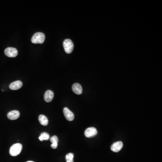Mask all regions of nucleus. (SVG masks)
I'll return each mask as SVG.
<instances>
[{
  "label": "nucleus",
  "instance_id": "obj_5",
  "mask_svg": "<svg viewBox=\"0 0 162 162\" xmlns=\"http://www.w3.org/2000/svg\"><path fill=\"white\" fill-rule=\"evenodd\" d=\"M63 113L66 119L69 121H72L74 119V115L73 113L67 107L64 108Z\"/></svg>",
  "mask_w": 162,
  "mask_h": 162
},
{
  "label": "nucleus",
  "instance_id": "obj_4",
  "mask_svg": "<svg viewBox=\"0 0 162 162\" xmlns=\"http://www.w3.org/2000/svg\"><path fill=\"white\" fill-rule=\"evenodd\" d=\"M18 50L13 47H8L5 50V55L9 57H15L18 55Z\"/></svg>",
  "mask_w": 162,
  "mask_h": 162
},
{
  "label": "nucleus",
  "instance_id": "obj_1",
  "mask_svg": "<svg viewBox=\"0 0 162 162\" xmlns=\"http://www.w3.org/2000/svg\"><path fill=\"white\" fill-rule=\"evenodd\" d=\"M45 39V35L43 33H37L33 35L32 38V42L34 44H42Z\"/></svg>",
  "mask_w": 162,
  "mask_h": 162
},
{
  "label": "nucleus",
  "instance_id": "obj_12",
  "mask_svg": "<svg viewBox=\"0 0 162 162\" xmlns=\"http://www.w3.org/2000/svg\"><path fill=\"white\" fill-rule=\"evenodd\" d=\"M50 140L52 143L51 147L53 149H55L57 148L58 141H59L58 137L56 136H53L50 138Z\"/></svg>",
  "mask_w": 162,
  "mask_h": 162
},
{
  "label": "nucleus",
  "instance_id": "obj_2",
  "mask_svg": "<svg viewBox=\"0 0 162 162\" xmlns=\"http://www.w3.org/2000/svg\"><path fill=\"white\" fill-rule=\"evenodd\" d=\"M22 145L21 144H15L10 148L9 154L12 156H17L22 151Z\"/></svg>",
  "mask_w": 162,
  "mask_h": 162
},
{
  "label": "nucleus",
  "instance_id": "obj_15",
  "mask_svg": "<svg viewBox=\"0 0 162 162\" xmlns=\"http://www.w3.org/2000/svg\"><path fill=\"white\" fill-rule=\"evenodd\" d=\"M73 158H74V154L72 153H68L66 155L65 159L66 160V162H73Z\"/></svg>",
  "mask_w": 162,
  "mask_h": 162
},
{
  "label": "nucleus",
  "instance_id": "obj_13",
  "mask_svg": "<svg viewBox=\"0 0 162 162\" xmlns=\"http://www.w3.org/2000/svg\"><path fill=\"white\" fill-rule=\"evenodd\" d=\"M38 120L40 124L45 126L48 124V120L47 117L44 115L40 114L38 117Z\"/></svg>",
  "mask_w": 162,
  "mask_h": 162
},
{
  "label": "nucleus",
  "instance_id": "obj_14",
  "mask_svg": "<svg viewBox=\"0 0 162 162\" xmlns=\"http://www.w3.org/2000/svg\"><path fill=\"white\" fill-rule=\"evenodd\" d=\"M49 138H50V136L48 133L44 132L40 134V136L39 137V140L41 141H42L44 140H48L49 139Z\"/></svg>",
  "mask_w": 162,
  "mask_h": 162
},
{
  "label": "nucleus",
  "instance_id": "obj_10",
  "mask_svg": "<svg viewBox=\"0 0 162 162\" xmlns=\"http://www.w3.org/2000/svg\"><path fill=\"white\" fill-rule=\"evenodd\" d=\"M54 97V94L53 91L47 90L45 92L44 95V100L47 102H50L52 100Z\"/></svg>",
  "mask_w": 162,
  "mask_h": 162
},
{
  "label": "nucleus",
  "instance_id": "obj_8",
  "mask_svg": "<svg viewBox=\"0 0 162 162\" xmlns=\"http://www.w3.org/2000/svg\"><path fill=\"white\" fill-rule=\"evenodd\" d=\"M20 116V113L19 111L12 110L8 113L7 117L8 119L11 120H14L18 119Z\"/></svg>",
  "mask_w": 162,
  "mask_h": 162
},
{
  "label": "nucleus",
  "instance_id": "obj_9",
  "mask_svg": "<svg viewBox=\"0 0 162 162\" xmlns=\"http://www.w3.org/2000/svg\"><path fill=\"white\" fill-rule=\"evenodd\" d=\"M23 86V83L20 81H16L11 83L9 85V89L12 90H17L20 89Z\"/></svg>",
  "mask_w": 162,
  "mask_h": 162
},
{
  "label": "nucleus",
  "instance_id": "obj_6",
  "mask_svg": "<svg viewBox=\"0 0 162 162\" xmlns=\"http://www.w3.org/2000/svg\"><path fill=\"white\" fill-rule=\"evenodd\" d=\"M97 134V131L95 128L94 127L87 128L84 132L85 136L87 137H93Z\"/></svg>",
  "mask_w": 162,
  "mask_h": 162
},
{
  "label": "nucleus",
  "instance_id": "obj_16",
  "mask_svg": "<svg viewBox=\"0 0 162 162\" xmlns=\"http://www.w3.org/2000/svg\"><path fill=\"white\" fill-rule=\"evenodd\" d=\"M26 162H33V161H27Z\"/></svg>",
  "mask_w": 162,
  "mask_h": 162
},
{
  "label": "nucleus",
  "instance_id": "obj_7",
  "mask_svg": "<svg viewBox=\"0 0 162 162\" xmlns=\"http://www.w3.org/2000/svg\"><path fill=\"white\" fill-rule=\"evenodd\" d=\"M123 146V143L122 142H116L111 145V150L114 152H118L121 150Z\"/></svg>",
  "mask_w": 162,
  "mask_h": 162
},
{
  "label": "nucleus",
  "instance_id": "obj_3",
  "mask_svg": "<svg viewBox=\"0 0 162 162\" xmlns=\"http://www.w3.org/2000/svg\"><path fill=\"white\" fill-rule=\"evenodd\" d=\"M64 50L66 53L67 54H70L73 52V43L72 40L70 39H65L63 42Z\"/></svg>",
  "mask_w": 162,
  "mask_h": 162
},
{
  "label": "nucleus",
  "instance_id": "obj_11",
  "mask_svg": "<svg viewBox=\"0 0 162 162\" xmlns=\"http://www.w3.org/2000/svg\"><path fill=\"white\" fill-rule=\"evenodd\" d=\"M72 90L77 95H81L83 93V88L80 84L76 83L72 86Z\"/></svg>",
  "mask_w": 162,
  "mask_h": 162
}]
</instances>
